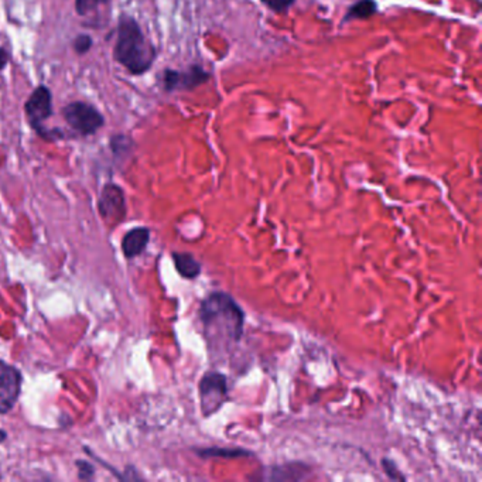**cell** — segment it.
I'll list each match as a JSON object with an SVG mask.
<instances>
[{
	"instance_id": "ba28073f",
	"label": "cell",
	"mask_w": 482,
	"mask_h": 482,
	"mask_svg": "<svg viewBox=\"0 0 482 482\" xmlns=\"http://www.w3.org/2000/svg\"><path fill=\"white\" fill-rule=\"evenodd\" d=\"M21 391V373L0 359V413H8L16 404Z\"/></svg>"
},
{
	"instance_id": "5b68a950",
	"label": "cell",
	"mask_w": 482,
	"mask_h": 482,
	"mask_svg": "<svg viewBox=\"0 0 482 482\" xmlns=\"http://www.w3.org/2000/svg\"><path fill=\"white\" fill-rule=\"evenodd\" d=\"M199 403L204 418H210L217 413L228 398L226 376L221 372H208L202 376L198 385Z\"/></svg>"
},
{
	"instance_id": "ac0fdd59",
	"label": "cell",
	"mask_w": 482,
	"mask_h": 482,
	"mask_svg": "<svg viewBox=\"0 0 482 482\" xmlns=\"http://www.w3.org/2000/svg\"><path fill=\"white\" fill-rule=\"evenodd\" d=\"M78 468H80V478L82 479H89L93 476V465L87 463V461H78L77 463Z\"/></svg>"
},
{
	"instance_id": "30bf717a",
	"label": "cell",
	"mask_w": 482,
	"mask_h": 482,
	"mask_svg": "<svg viewBox=\"0 0 482 482\" xmlns=\"http://www.w3.org/2000/svg\"><path fill=\"white\" fill-rule=\"evenodd\" d=\"M173 260L177 271L181 274L184 279H195L201 273V265L199 262L190 253H181L175 252Z\"/></svg>"
},
{
	"instance_id": "4fadbf2b",
	"label": "cell",
	"mask_w": 482,
	"mask_h": 482,
	"mask_svg": "<svg viewBox=\"0 0 482 482\" xmlns=\"http://www.w3.org/2000/svg\"><path fill=\"white\" fill-rule=\"evenodd\" d=\"M133 146H134V143H133V141L130 139L129 136H125V134L112 136V139H111V148H112V152H114L116 156L126 154L129 150H132Z\"/></svg>"
},
{
	"instance_id": "e0dca14e",
	"label": "cell",
	"mask_w": 482,
	"mask_h": 482,
	"mask_svg": "<svg viewBox=\"0 0 482 482\" xmlns=\"http://www.w3.org/2000/svg\"><path fill=\"white\" fill-rule=\"evenodd\" d=\"M382 465H384L385 472L388 474V476H389V478H392V479H400V481H404V479H406V478H404V475H402V474L399 472V470L396 468V465H395V463H393V461H391V460L385 458V460L382 461Z\"/></svg>"
},
{
	"instance_id": "8992f818",
	"label": "cell",
	"mask_w": 482,
	"mask_h": 482,
	"mask_svg": "<svg viewBox=\"0 0 482 482\" xmlns=\"http://www.w3.org/2000/svg\"><path fill=\"white\" fill-rule=\"evenodd\" d=\"M210 80V74L201 65H191L186 71L167 70L163 73V88L167 92L193 91Z\"/></svg>"
},
{
	"instance_id": "9c48e42d",
	"label": "cell",
	"mask_w": 482,
	"mask_h": 482,
	"mask_svg": "<svg viewBox=\"0 0 482 482\" xmlns=\"http://www.w3.org/2000/svg\"><path fill=\"white\" fill-rule=\"evenodd\" d=\"M150 231L145 226L130 229L122 239V252L127 259L139 256L148 247Z\"/></svg>"
},
{
	"instance_id": "ffe728a7",
	"label": "cell",
	"mask_w": 482,
	"mask_h": 482,
	"mask_svg": "<svg viewBox=\"0 0 482 482\" xmlns=\"http://www.w3.org/2000/svg\"><path fill=\"white\" fill-rule=\"evenodd\" d=\"M6 437H8L6 431H5V430H2V429H0V443L5 441V440H6Z\"/></svg>"
},
{
	"instance_id": "2e32d148",
	"label": "cell",
	"mask_w": 482,
	"mask_h": 482,
	"mask_svg": "<svg viewBox=\"0 0 482 482\" xmlns=\"http://www.w3.org/2000/svg\"><path fill=\"white\" fill-rule=\"evenodd\" d=\"M262 3L274 13H286L294 3V0H262Z\"/></svg>"
},
{
	"instance_id": "7c38bea8",
	"label": "cell",
	"mask_w": 482,
	"mask_h": 482,
	"mask_svg": "<svg viewBox=\"0 0 482 482\" xmlns=\"http://www.w3.org/2000/svg\"><path fill=\"white\" fill-rule=\"evenodd\" d=\"M198 456L208 458V457H242V456H248V453L245 450H239V449H218V447H213V449H205L198 452Z\"/></svg>"
},
{
	"instance_id": "3957f363",
	"label": "cell",
	"mask_w": 482,
	"mask_h": 482,
	"mask_svg": "<svg viewBox=\"0 0 482 482\" xmlns=\"http://www.w3.org/2000/svg\"><path fill=\"white\" fill-rule=\"evenodd\" d=\"M24 114L31 129L36 130L39 136L47 141L64 139V133L58 129L48 130L44 127V122L53 115V93L48 87L40 85L31 92L24 103Z\"/></svg>"
},
{
	"instance_id": "9a60e30c",
	"label": "cell",
	"mask_w": 482,
	"mask_h": 482,
	"mask_svg": "<svg viewBox=\"0 0 482 482\" xmlns=\"http://www.w3.org/2000/svg\"><path fill=\"white\" fill-rule=\"evenodd\" d=\"M92 44H93V40L91 36H88V34H80V36L75 37L73 47H74L77 54L84 55L92 48Z\"/></svg>"
},
{
	"instance_id": "5bb4252c",
	"label": "cell",
	"mask_w": 482,
	"mask_h": 482,
	"mask_svg": "<svg viewBox=\"0 0 482 482\" xmlns=\"http://www.w3.org/2000/svg\"><path fill=\"white\" fill-rule=\"evenodd\" d=\"M111 0H75V10L80 16H87L95 12L99 6L109 3Z\"/></svg>"
},
{
	"instance_id": "7a4b0ae2",
	"label": "cell",
	"mask_w": 482,
	"mask_h": 482,
	"mask_svg": "<svg viewBox=\"0 0 482 482\" xmlns=\"http://www.w3.org/2000/svg\"><path fill=\"white\" fill-rule=\"evenodd\" d=\"M114 58L133 75L148 73L154 64L157 51L136 19L122 15L118 23Z\"/></svg>"
},
{
	"instance_id": "8fae6325",
	"label": "cell",
	"mask_w": 482,
	"mask_h": 482,
	"mask_svg": "<svg viewBox=\"0 0 482 482\" xmlns=\"http://www.w3.org/2000/svg\"><path fill=\"white\" fill-rule=\"evenodd\" d=\"M377 12V5L375 0H359L355 5H352L343 19V21H351V20H364L369 19Z\"/></svg>"
},
{
	"instance_id": "277c9868",
	"label": "cell",
	"mask_w": 482,
	"mask_h": 482,
	"mask_svg": "<svg viewBox=\"0 0 482 482\" xmlns=\"http://www.w3.org/2000/svg\"><path fill=\"white\" fill-rule=\"evenodd\" d=\"M61 112L68 126H71L81 136L95 134L103 125H105V118L88 102H71L65 105Z\"/></svg>"
},
{
	"instance_id": "52a82bcc",
	"label": "cell",
	"mask_w": 482,
	"mask_h": 482,
	"mask_svg": "<svg viewBox=\"0 0 482 482\" xmlns=\"http://www.w3.org/2000/svg\"><path fill=\"white\" fill-rule=\"evenodd\" d=\"M98 208L100 217L109 224H118L126 214V201L123 190L116 184H105L100 191Z\"/></svg>"
},
{
	"instance_id": "d6986e66",
	"label": "cell",
	"mask_w": 482,
	"mask_h": 482,
	"mask_svg": "<svg viewBox=\"0 0 482 482\" xmlns=\"http://www.w3.org/2000/svg\"><path fill=\"white\" fill-rule=\"evenodd\" d=\"M9 60H10V55H9L8 50L3 47H0V71L5 70L6 65L9 64Z\"/></svg>"
},
{
	"instance_id": "6da1fadb",
	"label": "cell",
	"mask_w": 482,
	"mask_h": 482,
	"mask_svg": "<svg viewBox=\"0 0 482 482\" xmlns=\"http://www.w3.org/2000/svg\"><path fill=\"white\" fill-rule=\"evenodd\" d=\"M205 339L215 354H224L242 338L245 313L235 298L224 292L206 296L199 305Z\"/></svg>"
}]
</instances>
